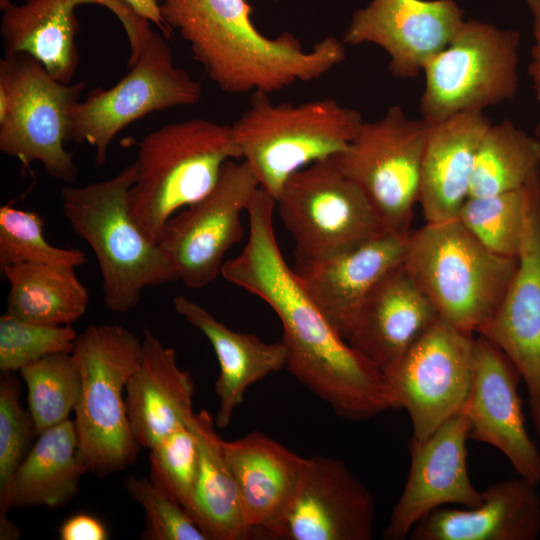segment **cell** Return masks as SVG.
Wrapping results in <instances>:
<instances>
[{
	"mask_svg": "<svg viewBox=\"0 0 540 540\" xmlns=\"http://www.w3.org/2000/svg\"><path fill=\"white\" fill-rule=\"evenodd\" d=\"M275 207L259 188L247 210L245 247L224 262L220 275L271 307L282 325L286 367L339 417L361 421L394 409L384 373L340 335L284 259L274 232Z\"/></svg>",
	"mask_w": 540,
	"mask_h": 540,
	"instance_id": "cell-1",
	"label": "cell"
},
{
	"mask_svg": "<svg viewBox=\"0 0 540 540\" xmlns=\"http://www.w3.org/2000/svg\"><path fill=\"white\" fill-rule=\"evenodd\" d=\"M169 31L190 47L209 79L225 93L270 94L317 79L346 58L342 40L327 36L305 50L291 33L262 34L246 0H162Z\"/></svg>",
	"mask_w": 540,
	"mask_h": 540,
	"instance_id": "cell-2",
	"label": "cell"
},
{
	"mask_svg": "<svg viewBox=\"0 0 540 540\" xmlns=\"http://www.w3.org/2000/svg\"><path fill=\"white\" fill-rule=\"evenodd\" d=\"M136 161L112 178L61 188L62 210L74 233L93 250L102 277L106 307L126 313L145 288L178 280L158 243L149 240L131 217L129 191Z\"/></svg>",
	"mask_w": 540,
	"mask_h": 540,
	"instance_id": "cell-3",
	"label": "cell"
},
{
	"mask_svg": "<svg viewBox=\"0 0 540 540\" xmlns=\"http://www.w3.org/2000/svg\"><path fill=\"white\" fill-rule=\"evenodd\" d=\"M241 158L232 124L202 118L168 123L139 144L130 214L152 242L167 221L216 185L224 164Z\"/></svg>",
	"mask_w": 540,
	"mask_h": 540,
	"instance_id": "cell-4",
	"label": "cell"
},
{
	"mask_svg": "<svg viewBox=\"0 0 540 540\" xmlns=\"http://www.w3.org/2000/svg\"><path fill=\"white\" fill-rule=\"evenodd\" d=\"M402 266L441 320L475 334L499 308L517 258L490 251L456 217L410 232Z\"/></svg>",
	"mask_w": 540,
	"mask_h": 540,
	"instance_id": "cell-5",
	"label": "cell"
},
{
	"mask_svg": "<svg viewBox=\"0 0 540 540\" xmlns=\"http://www.w3.org/2000/svg\"><path fill=\"white\" fill-rule=\"evenodd\" d=\"M142 350L143 341L120 325H90L75 340L72 355L81 375V392L74 424L80 457L97 476L125 469L138 454L124 391Z\"/></svg>",
	"mask_w": 540,
	"mask_h": 540,
	"instance_id": "cell-6",
	"label": "cell"
},
{
	"mask_svg": "<svg viewBox=\"0 0 540 540\" xmlns=\"http://www.w3.org/2000/svg\"><path fill=\"white\" fill-rule=\"evenodd\" d=\"M268 95L254 93L232 126L241 158L276 200L293 173L343 152L364 120L333 98L274 104Z\"/></svg>",
	"mask_w": 540,
	"mask_h": 540,
	"instance_id": "cell-7",
	"label": "cell"
},
{
	"mask_svg": "<svg viewBox=\"0 0 540 540\" xmlns=\"http://www.w3.org/2000/svg\"><path fill=\"white\" fill-rule=\"evenodd\" d=\"M85 82L65 84L32 56L0 60V151L28 166L39 162L52 178L73 184L79 176L66 150L71 115Z\"/></svg>",
	"mask_w": 540,
	"mask_h": 540,
	"instance_id": "cell-8",
	"label": "cell"
},
{
	"mask_svg": "<svg viewBox=\"0 0 540 540\" xmlns=\"http://www.w3.org/2000/svg\"><path fill=\"white\" fill-rule=\"evenodd\" d=\"M275 203L298 263L333 257L389 232L333 156L293 173Z\"/></svg>",
	"mask_w": 540,
	"mask_h": 540,
	"instance_id": "cell-9",
	"label": "cell"
},
{
	"mask_svg": "<svg viewBox=\"0 0 540 540\" xmlns=\"http://www.w3.org/2000/svg\"><path fill=\"white\" fill-rule=\"evenodd\" d=\"M521 34L464 20L450 43L424 67L422 118L430 124L511 100L519 87Z\"/></svg>",
	"mask_w": 540,
	"mask_h": 540,
	"instance_id": "cell-10",
	"label": "cell"
},
{
	"mask_svg": "<svg viewBox=\"0 0 540 540\" xmlns=\"http://www.w3.org/2000/svg\"><path fill=\"white\" fill-rule=\"evenodd\" d=\"M430 126L393 105L379 120L363 121L347 148L333 156L340 170L365 193L389 232H410Z\"/></svg>",
	"mask_w": 540,
	"mask_h": 540,
	"instance_id": "cell-11",
	"label": "cell"
},
{
	"mask_svg": "<svg viewBox=\"0 0 540 540\" xmlns=\"http://www.w3.org/2000/svg\"><path fill=\"white\" fill-rule=\"evenodd\" d=\"M201 94L200 82L174 64L166 37L153 32L117 84L96 88L75 105L69 141L94 146L95 163L103 166L111 142L122 129L155 111L195 105Z\"/></svg>",
	"mask_w": 540,
	"mask_h": 540,
	"instance_id": "cell-12",
	"label": "cell"
},
{
	"mask_svg": "<svg viewBox=\"0 0 540 540\" xmlns=\"http://www.w3.org/2000/svg\"><path fill=\"white\" fill-rule=\"evenodd\" d=\"M474 334L438 318L384 375L394 409H405L412 440L422 441L453 416L469 397Z\"/></svg>",
	"mask_w": 540,
	"mask_h": 540,
	"instance_id": "cell-13",
	"label": "cell"
},
{
	"mask_svg": "<svg viewBox=\"0 0 540 540\" xmlns=\"http://www.w3.org/2000/svg\"><path fill=\"white\" fill-rule=\"evenodd\" d=\"M259 188L245 161L230 160L206 196L167 221L158 244L186 287L202 289L221 274L226 253L243 238L241 215Z\"/></svg>",
	"mask_w": 540,
	"mask_h": 540,
	"instance_id": "cell-14",
	"label": "cell"
},
{
	"mask_svg": "<svg viewBox=\"0 0 540 540\" xmlns=\"http://www.w3.org/2000/svg\"><path fill=\"white\" fill-rule=\"evenodd\" d=\"M97 4L109 9L123 26L130 46L128 67L138 59L153 31L149 21L122 0H26L3 9L1 38L5 56L25 53L39 61L56 80L70 84L79 54L76 36L79 23L75 9Z\"/></svg>",
	"mask_w": 540,
	"mask_h": 540,
	"instance_id": "cell-15",
	"label": "cell"
},
{
	"mask_svg": "<svg viewBox=\"0 0 540 540\" xmlns=\"http://www.w3.org/2000/svg\"><path fill=\"white\" fill-rule=\"evenodd\" d=\"M519 371L540 441V174L532 179L517 268L495 315L476 333Z\"/></svg>",
	"mask_w": 540,
	"mask_h": 540,
	"instance_id": "cell-16",
	"label": "cell"
},
{
	"mask_svg": "<svg viewBox=\"0 0 540 540\" xmlns=\"http://www.w3.org/2000/svg\"><path fill=\"white\" fill-rule=\"evenodd\" d=\"M375 514L373 495L341 460L314 455L268 539L370 540Z\"/></svg>",
	"mask_w": 540,
	"mask_h": 540,
	"instance_id": "cell-17",
	"label": "cell"
},
{
	"mask_svg": "<svg viewBox=\"0 0 540 540\" xmlns=\"http://www.w3.org/2000/svg\"><path fill=\"white\" fill-rule=\"evenodd\" d=\"M463 16L455 0H371L352 14L342 42L377 45L393 76L414 78L450 43Z\"/></svg>",
	"mask_w": 540,
	"mask_h": 540,
	"instance_id": "cell-18",
	"label": "cell"
},
{
	"mask_svg": "<svg viewBox=\"0 0 540 540\" xmlns=\"http://www.w3.org/2000/svg\"><path fill=\"white\" fill-rule=\"evenodd\" d=\"M469 422L466 414L453 416L422 441L410 439V469L382 537L403 540L433 510L447 505L474 507L482 491L467 469Z\"/></svg>",
	"mask_w": 540,
	"mask_h": 540,
	"instance_id": "cell-19",
	"label": "cell"
},
{
	"mask_svg": "<svg viewBox=\"0 0 540 540\" xmlns=\"http://www.w3.org/2000/svg\"><path fill=\"white\" fill-rule=\"evenodd\" d=\"M521 380L500 348L481 335L475 337L472 384L463 408L469 439L498 449L519 476L538 485L540 450L526 429Z\"/></svg>",
	"mask_w": 540,
	"mask_h": 540,
	"instance_id": "cell-20",
	"label": "cell"
},
{
	"mask_svg": "<svg viewBox=\"0 0 540 540\" xmlns=\"http://www.w3.org/2000/svg\"><path fill=\"white\" fill-rule=\"evenodd\" d=\"M438 318L431 302L400 265L367 294L346 340L386 373Z\"/></svg>",
	"mask_w": 540,
	"mask_h": 540,
	"instance_id": "cell-21",
	"label": "cell"
},
{
	"mask_svg": "<svg viewBox=\"0 0 540 540\" xmlns=\"http://www.w3.org/2000/svg\"><path fill=\"white\" fill-rule=\"evenodd\" d=\"M410 232H385L333 257L295 262L292 268L302 286L344 339L367 294L402 265Z\"/></svg>",
	"mask_w": 540,
	"mask_h": 540,
	"instance_id": "cell-22",
	"label": "cell"
},
{
	"mask_svg": "<svg viewBox=\"0 0 540 540\" xmlns=\"http://www.w3.org/2000/svg\"><path fill=\"white\" fill-rule=\"evenodd\" d=\"M235 479L251 539L266 538L291 503L309 465L302 457L259 431L222 441Z\"/></svg>",
	"mask_w": 540,
	"mask_h": 540,
	"instance_id": "cell-23",
	"label": "cell"
},
{
	"mask_svg": "<svg viewBox=\"0 0 540 540\" xmlns=\"http://www.w3.org/2000/svg\"><path fill=\"white\" fill-rule=\"evenodd\" d=\"M519 476L482 491L474 507H440L421 519L412 540H536L540 536V495Z\"/></svg>",
	"mask_w": 540,
	"mask_h": 540,
	"instance_id": "cell-24",
	"label": "cell"
},
{
	"mask_svg": "<svg viewBox=\"0 0 540 540\" xmlns=\"http://www.w3.org/2000/svg\"><path fill=\"white\" fill-rule=\"evenodd\" d=\"M140 363L125 388V406L132 435L151 449L192 415L194 381L177 364L175 350L144 330Z\"/></svg>",
	"mask_w": 540,
	"mask_h": 540,
	"instance_id": "cell-25",
	"label": "cell"
},
{
	"mask_svg": "<svg viewBox=\"0 0 540 540\" xmlns=\"http://www.w3.org/2000/svg\"><path fill=\"white\" fill-rule=\"evenodd\" d=\"M490 125L483 111L463 112L431 124L418 199L426 223L458 216L468 198L478 145Z\"/></svg>",
	"mask_w": 540,
	"mask_h": 540,
	"instance_id": "cell-26",
	"label": "cell"
},
{
	"mask_svg": "<svg viewBox=\"0 0 540 540\" xmlns=\"http://www.w3.org/2000/svg\"><path fill=\"white\" fill-rule=\"evenodd\" d=\"M173 305L179 315L203 333L217 356L220 371L215 382L219 402L215 425L225 428L247 389L286 367L287 349L282 341L267 343L254 334L230 329L187 297H174Z\"/></svg>",
	"mask_w": 540,
	"mask_h": 540,
	"instance_id": "cell-27",
	"label": "cell"
},
{
	"mask_svg": "<svg viewBox=\"0 0 540 540\" xmlns=\"http://www.w3.org/2000/svg\"><path fill=\"white\" fill-rule=\"evenodd\" d=\"M88 471L79 454L74 420L67 419L38 435L16 469L0 513L10 508H56L77 493L80 478Z\"/></svg>",
	"mask_w": 540,
	"mask_h": 540,
	"instance_id": "cell-28",
	"label": "cell"
},
{
	"mask_svg": "<svg viewBox=\"0 0 540 540\" xmlns=\"http://www.w3.org/2000/svg\"><path fill=\"white\" fill-rule=\"evenodd\" d=\"M187 424L199 447V469L188 514L207 540L251 539L240 494L225 459L223 439L206 410L192 413Z\"/></svg>",
	"mask_w": 540,
	"mask_h": 540,
	"instance_id": "cell-29",
	"label": "cell"
},
{
	"mask_svg": "<svg viewBox=\"0 0 540 540\" xmlns=\"http://www.w3.org/2000/svg\"><path fill=\"white\" fill-rule=\"evenodd\" d=\"M9 282L6 313L26 321L71 325L87 311L89 293L75 267L17 264L1 269Z\"/></svg>",
	"mask_w": 540,
	"mask_h": 540,
	"instance_id": "cell-30",
	"label": "cell"
},
{
	"mask_svg": "<svg viewBox=\"0 0 540 540\" xmlns=\"http://www.w3.org/2000/svg\"><path fill=\"white\" fill-rule=\"evenodd\" d=\"M540 174V140L510 120L492 124L475 155L468 197L520 189Z\"/></svg>",
	"mask_w": 540,
	"mask_h": 540,
	"instance_id": "cell-31",
	"label": "cell"
},
{
	"mask_svg": "<svg viewBox=\"0 0 540 540\" xmlns=\"http://www.w3.org/2000/svg\"><path fill=\"white\" fill-rule=\"evenodd\" d=\"M19 372L27 387L36 436L69 419L81 392V375L72 353L45 356Z\"/></svg>",
	"mask_w": 540,
	"mask_h": 540,
	"instance_id": "cell-32",
	"label": "cell"
},
{
	"mask_svg": "<svg viewBox=\"0 0 540 540\" xmlns=\"http://www.w3.org/2000/svg\"><path fill=\"white\" fill-rule=\"evenodd\" d=\"M530 182L520 189L505 193L468 197L457 217L490 251L502 257L517 258L528 208Z\"/></svg>",
	"mask_w": 540,
	"mask_h": 540,
	"instance_id": "cell-33",
	"label": "cell"
},
{
	"mask_svg": "<svg viewBox=\"0 0 540 540\" xmlns=\"http://www.w3.org/2000/svg\"><path fill=\"white\" fill-rule=\"evenodd\" d=\"M44 222L34 211L0 208V267L17 264H54L78 267L87 262L79 249L49 244L43 234Z\"/></svg>",
	"mask_w": 540,
	"mask_h": 540,
	"instance_id": "cell-34",
	"label": "cell"
},
{
	"mask_svg": "<svg viewBox=\"0 0 540 540\" xmlns=\"http://www.w3.org/2000/svg\"><path fill=\"white\" fill-rule=\"evenodd\" d=\"M149 451L151 482L188 512L199 469L194 432L188 424L181 425Z\"/></svg>",
	"mask_w": 540,
	"mask_h": 540,
	"instance_id": "cell-35",
	"label": "cell"
},
{
	"mask_svg": "<svg viewBox=\"0 0 540 540\" xmlns=\"http://www.w3.org/2000/svg\"><path fill=\"white\" fill-rule=\"evenodd\" d=\"M77 333L71 325L51 326L0 317V370L15 372L45 356L72 353Z\"/></svg>",
	"mask_w": 540,
	"mask_h": 540,
	"instance_id": "cell-36",
	"label": "cell"
},
{
	"mask_svg": "<svg viewBox=\"0 0 540 540\" xmlns=\"http://www.w3.org/2000/svg\"><path fill=\"white\" fill-rule=\"evenodd\" d=\"M33 421L20 402V382L12 372L0 379V501L29 451L35 436Z\"/></svg>",
	"mask_w": 540,
	"mask_h": 540,
	"instance_id": "cell-37",
	"label": "cell"
},
{
	"mask_svg": "<svg viewBox=\"0 0 540 540\" xmlns=\"http://www.w3.org/2000/svg\"><path fill=\"white\" fill-rule=\"evenodd\" d=\"M125 489L145 512L143 538L148 540H207L188 512L159 490L150 478L128 476Z\"/></svg>",
	"mask_w": 540,
	"mask_h": 540,
	"instance_id": "cell-38",
	"label": "cell"
},
{
	"mask_svg": "<svg viewBox=\"0 0 540 540\" xmlns=\"http://www.w3.org/2000/svg\"><path fill=\"white\" fill-rule=\"evenodd\" d=\"M61 540H106L109 538L104 524L89 514H77L64 521L59 528Z\"/></svg>",
	"mask_w": 540,
	"mask_h": 540,
	"instance_id": "cell-39",
	"label": "cell"
},
{
	"mask_svg": "<svg viewBox=\"0 0 540 540\" xmlns=\"http://www.w3.org/2000/svg\"><path fill=\"white\" fill-rule=\"evenodd\" d=\"M532 16L534 43L531 49V61L528 65V75L532 81L536 100L540 103V0H525Z\"/></svg>",
	"mask_w": 540,
	"mask_h": 540,
	"instance_id": "cell-40",
	"label": "cell"
},
{
	"mask_svg": "<svg viewBox=\"0 0 540 540\" xmlns=\"http://www.w3.org/2000/svg\"><path fill=\"white\" fill-rule=\"evenodd\" d=\"M128 4L136 13L154 23L160 32L168 37L170 34L169 29L166 27L164 20L160 13V5L158 0H122Z\"/></svg>",
	"mask_w": 540,
	"mask_h": 540,
	"instance_id": "cell-41",
	"label": "cell"
},
{
	"mask_svg": "<svg viewBox=\"0 0 540 540\" xmlns=\"http://www.w3.org/2000/svg\"><path fill=\"white\" fill-rule=\"evenodd\" d=\"M19 536L20 530L18 527L7 518L6 513H0V539L15 540Z\"/></svg>",
	"mask_w": 540,
	"mask_h": 540,
	"instance_id": "cell-42",
	"label": "cell"
},
{
	"mask_svg": "<svg viewBox=\"0 0 540 540\" xmlns=\"http://www.w3.org/2000/svg\"><path fill=\"white\" fill-rule=\"evenodd\" d=\"M10 4H11L10 0H0V8H1V10L5 9Z\"/></svg>",
	"mask_w": 540,
	"mask_h": 540,
	"instance_id": "cell-43",
	"label": "cell"
},
{
	"mask_svg": "<svg viewBox=\"0 0 540 540\" xmlns=\"http://www.w3.org/2000/svg\"><path fill=\"white\" fill-rule=\"evenodd\" d=\"M534 134L540 140V123L535 127Z\"/></svg>",
	"mask_w": 540,
	"mask_h": 540,
	"instance_id": "cell-44",
	"label": "cell"
}]
</instances>
